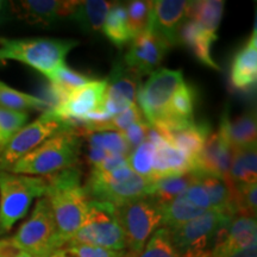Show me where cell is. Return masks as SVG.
<instances>
[{
	"label": "cell",
	"instance_id": "d6a6232c",
	"mask_svg": "<svg viewBox=\"0 0 257 257\" xmlns=\"http://www.w3.org/2000/svg\"><path fill=\"white\" fill-rule=\"evenodd\" d=\"M46 76L50 80V83L63 89L68 94H70L73 91H75V89L81 88L83 86L94 81V79L92 76L76 72L74 69H70L66 64H61L57 68L51 70L50 73H48Z\"/></svg>",
	"mask_w": 257,
	"mask_h": 257
},
{
	"label": "cell",
	"instance_id": "d6986e66",
	"mask_svg": "<svg viewBox=\"0 0 257 257\" xmlns=\"http://www.w3.org/2000/svg\"><path fill=\"white\" fill-rule=\"evenodd\" d=\"M211 131V126L207 123H197L194 120L178 127L160 131L159 134L167 142L181 150L194 163L197 172V160Z\"/></svg>",
	"mask_w": 257,
	"mask_h": 257
},
{
	"label": "cell",
	"instance_id": "ba28073f",
	"mask_svg": "<svg viewBox=\"0 0 257 257\" xmlns=\"http://www.w3.org/2000/svg\"><path fill=\"white\" fill-rule=\"evenodd\" d=\"M14 239L31 257H49L62 248L49 201L44 195L38 198L30 218L22 224Z\"/></svg>",
	"mask_w": 257,
	"mask_h": 257
},
{
	"label": "cell",
	"instance_id": "2e32d148",
	"mask_svg": "<svg viewBox=\"0 0 257 257\" xmlns=\"http://www.w3.org/2000/svg\"><path fill=\"white\" fill-rule=\"evenodd\" d=\"M80 2L74 0H22L11 3L17 17L32 25H49L70 17Z\"/></svg>",
	"mask_w": 257,
	"mask_h": 257
},
{
	"label": "cell",
	"instance_id": "1f68e13d",
	"mask_svg": "<svg viewBox=\"0 0 257 257\" xmlns=\"http://www.w3.org/2000/svg\"><path fill=\"white\" fill-rule=\"evenodd\" d=\"M85 137L89 147L100 148L110 155H124L128 157L133 153V149L127 144L123 133L104 131V133L89 134Z\"/></svg>",
	"mask_w": 257,
	"mask_h": 257
},
{
	"label": "cell",
	"instance_id": "7402d4cb",
	"mask_svg": "<svg viewBox=\"0 0 257 257\" xmlns=\"http://www.w3.org/2000/svg\"><path fill=\"white\" fill-rule=\"evenodd\" d=\"M153 180L170 175H181L195 172V165L181 150L167 142L165 138L155 144Z\"/></svg>",
	"mask_w": 257,
	"mask_h": 257
},
{
	"label": "cell",
	"instance_id": "ac0fdd59",
	"mask_svg": "<svg viewBox=\"0 0 257 257\" xmlns=\"http://www.w3.org/2000/svg\"><path fill=\"white\" fill-rule=\"evenodd\" d=\"M231 159L232 149L229 144L225 142L219 131H211L197 160V172L210 173L226 182Z\"/></svg>",
	"mask_w": 257,
	"mask_h": 257
},
{
	"label": "cell",
	"instance_id": "277c9868",
	"mask_svg": "<svg viewBox=\"0 0 257 257\" xmlns=\"http://www.w3.org/2000/svg\"><path fill=\"white\" fill-rule=\"evenodd\" d=\"M47 178L0 172V234L25 217L32 200L46 194Z\"/></svg>",
	"mask_w": 257,
	"mask_h": 257
},
{
	"label": "cell",
	"instance_id": "e0dca14e",
	"mask_svg": "<svg viewBox=\"0 0 257 257\" xmlns=\"http://www.w3.org/2000/svg\"><path fill=\"white\" fill-rule=\"evenodd\" d=\"M255 244H257L256 218L236 214L218 233L216 244L211 251L231 253L246 249Z\"/></svg>",
	"mask_w": 257,
	"mask_h": 257
},
{
	"label": "cell",
	"instance_id": "5bb4252c",
	"mask_svg": "<svg viewBox=\"0 0 257 257\" xmlns=\"http://www.w3.org/2000/svg\"><path fill=\"white\" fill-rule=\"evenodd\" d=\"M191 2L159 0L153 2V15L149 29L160 36L172 49L179 46V30L188 18Z\"/></svg>",
	"mask_w": 257,
	"mask_h": 257
},
{
	"label": "cell",
	"instance_id": "4fadbf2b",
	"mask_svg": "<svg viewBox=\"0 0 257 257\" xmlns=\"http://www.w3.org/2000/svg\"><path fill=\"white\" fill-rule=\"evenodd\" d=\"M153 179L143 178L135 173L131 178L117 184L102 185L87 181L83 188L89 200L110 202L118 207L126 202L149 197L153 191Z\"/></svg>",
	"mask_w": 257,
	"mask_h": 257
},
{
	"label": "cell",
	"instance_id": "8d00e7d4",
	"mask_svg": "<svg viewBox=\"0 0 257 257\" xmlns=\"http://www.w3.org/2000/svg\"><path fill=\"white\" fill-rule=\"evenodd\" d=\"M67 257H137L127 250L115 251L99 246L85 245V244H72L61 248Z\"/></svg>",
	"mask_w": 257,
	"mask_h": 257
},
{
	"label": "cell",
	"instance_id": "7dc6e473",
	"mask_svg": "<svg viewBox=\"0 0 257 257\" xmlns=\"http://www.w3.org/2000/svg\"><path fill=\"white\" fill-rule=\"evenodd\" d=\"M3 5H4V3H3V2H0V10L3 9Z\"/></svg>",
	"mask_w": 257,
	"mask_h": 257
},
{
	"label": "cell",
	"instance_id": "7a4b0ae2",
	"mask_svg": "<svg viewBox=\"0 0 257 257\" xmlns=\"http://www.w3.org/2000/svg\"><path fill=\"white\" fill-rule=\"evenodd\" d=\"M80 138L73 127L60 131L19 159L6 172L21 175L50 176L61 170L74 168L79 161Z\"/></svg>",
	"mask_w": 257,
	"mask_h": 257
},
{
	"label": "cell",
	"instance_id": "f546056e",
	"mask_svg": "<svg viewBox=\"0 0 257 257\" xmlns=\"http://www.w3.org/2000/svg\"><path fill=\"white\" fill-rule=\"evenodd\" d=\"M162 210V221H161V227L165 229H174L176 226L187 223V221L195 219V218L204 214L205 212L193 205L188 199L184 195L180 194L173 200L161 206Z\"/></svg>",
	"mask_w": 257,
	"mask_h": 257
},
{
	"label": "cell",
	"instance_id": "ffe728a7",
	"mask_svg": "<svg viewBox=\"0 0 257 257\" xmlns=\"http://www.w3.org/2000/svg\"><path fill=\"white\" fill-rule=\"evenodd\" d=\"M257 80V34L256 27L244 47L237 51L231 66L230 82L237 91H249Z\"/></svg>",
	"mask_w": 257,
	"mask_h": 257
},
{
	"label": "cell",
	"instance_id": "30bf717a",
	"mask_svg": "<svg viewBox=\"0 0 257 257\" xmlns=\"http://www.w3.org/2000/svg\"><path fill=\"white\" fill-rule=\"evenodd\" d=\"M185 82L180 69L161 68L150 74L146 85L137 94L136 104L148 123L153 125L166 113L173 95Z\"/></svg>",
	"mask_w": 257,
	"mask_h": 257
},
{
	"label": "cell",
	"instance_id": "3957f363",
	"mask_svg": "<svg viewBox=\"0 0 257 257\" xmlns=\"http://www.w3.org/2000/svg\"><path fill=\"white\" fill-rule=\"evenodd\" d=\"M79 42L60 38H0V62L15 60L32 67L47 75L61 64H64L67 54Z\"/></svg>",
	"mask_w": 257,
	"mask_h": 257
},
{
	"label": "cell",
	"instance_id": "ab89813d",
	"mask_svg": "<svg viewBox=\"0 0 257 257\" xmlns=\"http://www.w3.org/2000/svg\"><path fill=\"white\" fill-rule=\"evenodd\" d=\"M127 160L128 157L124 155H110L100 166H98L96 168L92 170H95V172L99 173H108L111 172V170L119 168L121 166L127 165Z\"/></svg>",
	"mask_w": 257,
	"mask_h": 257
},
{
	"label": "cell",
	"instance_id": "d4e9b609",
	"mask_svg": "<svg viewBox=\"0 0 257 257\" xmlns=\"http://www.w3.org/2000/svg\"><path fill=\"white\" fill-rule=\"evenodd\" d=\"M225 3L221 0H200L191 2L188 10V18L198 24L201 31L217 41V30L219 28L224 14Z\"/></svg>",
	"mask_w": 257,
	"mask_h": 257
},
{
	"label": "cell",
	"instance_id": "4316f807",
	"mask_svg": "<svg viewBox=\"0 0 257 257\" xmlns=\"http://www.w3.org/2000/svg\"><path fill=\"white\" fill-rule=\"evenodd\" d=\"M199 181L202 187L206 191L208 199H210L212 210L220 212L226 216L233 217L237 212L233 205L232 194L226 182L218 176L210 174V173L198 172Z\"/></svg>",
	"mask_w": 257,
	"mask_h": 257
},
{
	"label": "cell",
	"instance_id": "f1b7e54d",
	"mask_svg": "<svg viewBox=\"0 0 257 257\" xmlns=\"http://www.w3.org/2000/svg\"><path fill=\"white\" fill-rule=\"evenodd\" d=\"M198 181V173L191 172L181 175H170L154 180L153 191L149 197L162 205L167 204L173 199L179 197L192 184Z\"/></svg>",
	"mask_w": 257,
	"mask_h": 257
},
{
	"label": "cell",
	"instance_id": "f6af8a7d",
	"mask_svg": "<svg viewBox=\"0 0 257 257\" xmlns=\"http://www.w3.org/2000/svg\"><path fill=\"white\" fill-rule=\"evenodd\" d=\"M49 257H67L66 255H64V252L62 251V250H57V251H55L53 253V255H50Z\"/></svg>",
	"mask_w": 257,
	"mask_h": 257
},
{
	"label": "cell",
	"instance_id": "e575fe53",
	"mask_svg": "<svg viewBox=\"0 0 257 257\" xmlns=\"http://www.w3.org/2000/svg\"><path fill=\"white\" fill-rule=\"evenodd\" d=\"M137 257H182L170 240L168 230L160 227L152 234Z\"/></svg>",
	"mask_w": 257,
	"mask_h": 257
},
{
	"label": "cell",
	"instance_id": "bcb514c9",
	"mask_svg": "<svg viewBox=\"0 0 257 257\" xmlns=\"http://www.w3.org/2000/svg\"><path fill=\"white\" fill-rule=\"evenodd\" d=\"M21 257H31V256H30V255H28V253H27V252H24V253H23V255H22Z\"/></svg>",
	"mask_w": 257,
	"mask_h": 257
},
{
	"label": "cell",
	"instance_id": "83f0119b",
	"mask_svg": "<svg viewBox=\"0 0 257 257\" xmlns=\"http://www.w3.org/2000/svg\"><path fill=\"white\" fill-rule=\"evenodd\" d=\"M101 31L117 48H124L134 40L127 23L126 5L114 3L106 16Z\"/></svg>",
	"mask_w": 257,
	"mask_h": 257
},
{
	"label": "cell",
	"instance_id": "836d02e7",
	"mask_svg": "<svg viewBox=\"0 0 257 257\" xmlns=\"http://www.w3.org/2000/svg\"><path fill=\"white\" fill-rule=\"evenodd\" d=\"M127 23L133 36L142 34L150 27L153 15V2L134 0L126 4Z\"/></svg>",
	"mask_w": 257,
	"mask_h": 257
},
{
	"label": "cell",
	"instance_id": "4dcf8cb0",
	"mask_svg": "<svg viewBox=\"0 0 257 257\" xmlns=\"http://www.w3.org/2000/svg\"><path fill=\"white\" fill-rule=\"evenodd\" d=\"M0 107L6 110L25 112L30 110L48 111L51 110L50 105L44 99L37 98L28 93L19 92L0 81Z\"/></svg>",
	"mask_w": 257,
	"mask_h": 257
},
{
	"label": "cell",
	"instance_id": "6da1fadb",
	"mask_svg": "<svg viewBox=\"0 0 257 257\" xmlns=\"http://www.w3.org/2000/svg\"><path fill=\"white\" fill-rule=\"evenodd\" d=\"M47 181L44 197L49 201L59 238L66 245L86 219L89 198L76 167L48 176Z\"/></svg>",
	"mask_w": 257,
	"mask_h": 257
},
{
	"label": "cell",
	"instance_id": "60d3db41",
	"mask_svg": "<svg viewBox=\"0 0 257 257\" xmlns=\"http://www.w3.org/2000/svg\"><path fill=\"white\" fill-rule=\"evenodd\" d=\"M24 251L16 243L14 237L0 239V257H21Z\"/></svg>",
	"mask_w": 257,
	"mask_h": 257
},
{
	"label": "cell",
	"instance_id": "7bdbcfd3",
	"mask_svg": "<svg viewBox=\"0 0 257 257\" xmlns=\"http://www.w3.org/2000/svg\"><path fill=\"white\" fill-rule=\"evenodd\" d=\"M207 257H257V244L231 253H216L211 251Z\"/></svg>",
	"mask_w": 257,
	"mask_h": 257
},
{
	"label": "cell",
	"instance_id": "b9f144b4",
	"mask_svg": "<svg viewBox=\"0 0 257 257\" xmlns=\"http://www.w3.org/2000/svg\"><path fill=\"white\" fill-rule=\"evenodd\" d=\"M110 156V154L105 150L100 149V148L95 147H88V155H87V161L88 163L93 167V169L96 168L98 166H100L104 161Z\"/></svg>",
	"mask_w": 257,
	"mask_h": 257
},
{
	"label": "cell",
	"instance_id": "d590c367",
	"mask_svg": "<svg viewBox=\"0 0 257 257\" xmlns=\"http://www.w3.org/2000/svg\"><path fill=\"white\" fill-rule=\"evenodd\" d=\"M156 147L155 144L146 141L133 150V153L128 156V166L138 175L143 178L153 179V166L154 156H155Z\"/></svg>",
	"mask_w": 257,
	"mask_h": 257
},
{
	"label": "cell",
	"instance_id": "9a60e30c",
	"mask_svg": "<svg viewBox=\"0 0 257 257\" xmlns=\"http://www.w3.org/2000/svg\"><path fill=\"white\" fill-rule=\"evenodd\" d=\"M105 91L106 80H94L73 91L66 101L51 111L66 123L68 120H82L87 114L101 108Z\"/></svg>",
	"mask_w": 257,
	"mask_h": 257
},
{
	"label": "cell",
	"instance_id": "ee69618b",
	"mask_svg": "<svg viewBox=\"0 0 257 257\" xmlns=\"http://www.w3.org/2000/svg\"><path fill=\"white\" fill-rule=\"evenodd\" d=\"M11 138L12 137L6 133L4 126H3L2 123H0V153H2V150L4 149L5 146L9 143V141L11 140Z\"/></svg>",
	"mask_w": 257,
	"mask_h": 257
},
{
	"label": "cell",
	"instance_id": "9c48e42d",
	"mask_svg": "<svg viewBox=\"0 0 257 257\" xmlns=\"http://www.w3.org/2000/svg\"><path fill=\"white\" fill-rule=\"evenodd\" d=\"M69 127L72 125L57 117L53 111H46L38 119L22 127L9 141L0 153V172H6L15 162L41 146L53 135Z\"/></svg>",
	"mask_w": 257,
	"mask_h": 257
},
{
	"label": "cell",
	"instance_id": "7c38bea8",
	"mask_svg": "<svg viewBox=\"0 0 257 257\" xmlns=\"http://www.w3.org/2000/svg\"><path fill=\"white\" fill-rule=\"evenodd\" d=\"M169 49L170 47L162 38L148 29L134 37L123 60L127 67L143 78L155 72Z\"/></svg>",
	"mask_w": 257,
	"mask_h": 257
},
{
	"label": "cell",
	"instance_id": "74e56055",
	"mask_svg": "<svg viewBox=\"0 0 257 257\" xmlns=\"http://www.w3.org/2000/svg\"><path fill=\"white\" fill-rule=\"evenodd\" d=\"M150 128H152V125L148 123L146 118H144V119L133 124L130 127H127L124 131L123 135L131 149L135 150L143 142H146L148 140V135H149Z\"/></svg>",
	"mask_w": 257,
	"mask_h": 257
},
{
	"label": "cell",
	"instance_id": "52a82bcc",
	"mask_svg": "<svg viewBox=\"0 0 257 257\" xmlns=\"http://www.w3.org/2000/svg\"><path fill=\"white\" fill-rule=\"evenodd\" d=\"M115 212L126 240V250L138 256L152 234L161 227V205L152 197H146L120 205Z\"/></svg>",
	"mask_w": 257,
	"mask_h": 257
},
{
	"label": "cell",
	"instance_id": "cb8c5ba5",
	"mask_svg": "<svg viewBox=\"0 0 257 257\" xmlns=\"http://www.w3.org/2000/svg\"><path fill=\"white\" fill-rule=\"evenodd\" d=\"M213 42L201 31L195 22L189 18L186 19L179 30V44L187 47L200 63L212 69L219 70V66L211 56V46Z\"/></svg>",
	"mask_w": 257,
	"mask_h": 257
},
{
	"label": "cell",
	"instance_id": "f35d334b",
	"mask_svg": "<svg viewBox=\"0 0 257 257\" xmlns=\"http://www.w3.org/2000/svg\"><path fill=\"white\" fill-rule=\"evenodd\" d=\"M198 173V172H197ZM182 195L186 199H188L193 205L201 208L204 211H210L212 210L210 199L205 188L202 187V185L199 181V175H198V181H195L194 184H192L186 191L182 193Z\"/></svg>",
	"mask_w": 257,
	"mask_h": 257
},
{
	"label": "cell",
	"instance_id": "44dd1931",
	"mask_svg": "<svg viewBox=\"0 0 257 257\" xmlns=\"http://www.w3.org/2000/svg\"><path fill=\"white\" fill-rule=\"evenodd\" d=\"M218 131L232 150L256 144L257 126L255 111L245 112L234 119H231L229 112L225 111Z\"/></svg>",
	"mask_w": 257,
	"mask_h": 257
},
{
	"label": "cell",
	"instance_id": "8fae6325",
	"mask_svg": "<svg viewBox=\"0 0 257 257\" xmlns=\"http://www.w3.org/2000/svg\"><path fill=\"white\" fill-rule=\"evenodd\" d=\"M106 80V91L101 108L114 117L130 105L136 104L137 94L142 87V76L125 64L123 57L114 61Z\"/></svg>",
	"mask_w": 257,
	"mask_h": 257
},
{
	"label": "cell",
	"instance_id": "603a6c76",
	"mask_svg": "<svg viewBox=\"0 0 257 257\" xmlns=\"http://www.w3.org/2000/svg\"><path fill=\"white\" fill-rule=\"evenodd\" d=\"M257 154L256 144L232 150V159L226 185L231 193L245 185L256 184Z\"/></svg>",
	"mask_w": 257,
	"mask_h": 257
},
{
	"label": "cell",
	"instance_id": "484cf974",
	"mask_svg": "<svg viewBox=\"0 0 257 257\" xmlns=\"http://www.w3.org/2000/svg\"><path fill=\"white\" fill-rule=\"evenodd\" d=\"M114 3L106 0L80 2L70 19L79 25L86 35H95L101 31L105 18Z\"/></svg>",
	"mask_w": 257,
	"mask_h": 257
},
{
	"label": "cell",
	"instance_id": "5b68a950",
	"mask_svg": "<svg viewBox=\"0 0 257 257\" xmlns=\"http://www.w3.org/2000/svg\"><path fill=\"white\" fill-rule=\"evenodd\" d=\"M72 244H85L115 251L126 250V240L118 221L115 206L110 202L89 200L82 226L66 245Z\"/></svg>",
	"mask_w": 257,
	"mask_h": 257
},
{
	"label": "cell",
	"instance_id": "8992f818",
	"mask_svg": "<svg viewBox=\"0 0 257 257\" xmlns=\"http://www.w3.org/2000/svg\"><path fill=\"white\" fill-rule=\"evenodd\" d=\"M231 218L210 210L195 219L169 229L170 240L182 257H207L216 244L218 233Z\"/></svg>",
	"mask_w": 257,
	"mask_h": 257
}]
</instances>
